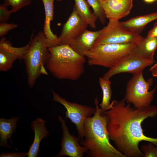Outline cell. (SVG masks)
<instances>
[{
    "instance_id": "obj_9",
    "label": "cell",
    "mask_w": 157,
    "mask_h": 157,
    "mask_svg": "<svg viewBox=\"0 0 157 157\" xmlns=\"http://www.w3.org/2000/svg\"><path fill=\"white\" fill-rule=\"evenodd\" d=\"M155 60L144 58L135 52L121 59L104 75L106 79H110L114 75L122 73H129L133 75L143 72L147 67L153 65Z\"/></svg>"
},
{
    "instance_id": "obj_5",
    "label": "cell",
    "mask_w": 157,
    "mask_h": 157,
    "mask_svg": "<svg viewBox=\"0 0 157 157\" xmlns=\"http://www.w3.org/2000/svg\"><path fill=\"white\" fill-rule=\"evenodd\" d=\"M136 44H106L93 47L86 52L89 65L109 68L115 65L121 59L135 52Z\"/></svg>"
},
{
    "instance_id": "obj_18",
    "label": "cell",
    "mask_w": 157,
    "mask_h": 157,
    "mask_svg": "<svg viewBox=\"0 0 157 157\" xmlns=\"http://www.w3.org/2000/svg\"><path fill=\"white\" fill-rule=\"evenodd\" d=\"M157 49V37L147 36L136 45L135 52L142 58L154 60V56Z\"/></svg>"
},
{
    "instance_id": "obj_6",
    "label": "cell",
    "mask_w": 157,
    "mask_h": 157,
    "mask_svg": "<svg viewBox=\"0 0 157 157\" xmlns=\"http://www.w3.org/2000/svg\"><path fill=\"white\" fill-rule=\"evenodd\" d=\"M153 83V80L147 81L144 78L143 72L134 74L127 83L124 99L136 108L148 106L153 100L157 88L149 91Z\"/></svg>"
},
{
    "instance_id": "obj_8",
    "label": "cell",
    "mask_w": 157,
    "mask_h": 157,
    "mask_svg": "<svg viewBox=\"0 0 157 157\" xmlns=\"http://www.w3.org/2000/svg\"><path fill=\"white\" fill-rule=\"evenodd\" d=\"M53 99L63 105L66 108L65 112V119H69L74 124L80 140L84 136V123L85 119L92 116L96 111L95 108L86 105L79 104L76 103L71 102L60 97L53 90L51 91Z\"/></svg>"
},
{
    "instance_id": "obj_25",
    "label": "cell",
    "mask_w": 157,
    "mask_h": 157,
    "mask_svg": "<svg viewBox=\"0 0 157 157\" xmlns=\"http://www.w3.org/2000/svg\"><path fill=\"white\" fill-rule=\"evenodd\" d=\"M140 149L144 157H157V145L150 142L147 144L142 145Z\"/></svg>"
},
{
    "instance_id": "obj_27",
    "label": "cell",
    "mask_w": 157,
    "mask_h": 157,
    "mask_svg": "<svg viewBox=\"0 0 157 157\" xmlns=\"http://www.w3.org/2000/svg\"><path fill=\"white\" fill-rule=\"evenodd\" d=\"M12 13L11 10H8L7 6L0 5V23H6Z\"/></svg>"
},
{
    "instance_id": "obj_2",
    "label": "cell",
    "mask_w": 157,
    "mask_h": 157,
    "mask_svg": "<svg viewBox=\"0 0 157 157\" xmlns=\"http://www.w3.org/2000/svg\"><path fill=\"white\" fill-rule=\"evenodd\" d=\"M96 111L87 118L84 125V136L80 144L87 150L90 157H126L110 143L107 129V120L100 107L97 97L94 99Z\"/></svg>"
},
{
    "instance_id": "obj_31",
    "label": "cell",
    "mask_w": 157,
    "mask_h": 157,
    "mask_svg": "<svg viewBox=\"0 0 157 157\" xmlns=\"http://www.w3.org/2000/svg\"><path fill=\"white\" fill-rule=\"evenodd\" d=\"M157 0H143L144 1L147 3H153Z\"/></svg>"
},
{
    "instance_id": "obj_24",
    "label": "cell",
    "mask_w": 157,
    "mask_h": 157,
    "mask_svg": "<svg viewBox=\"0 0 157 157\" xmlns=\"http://www.w3.org/2000/svg\"><path fill=\"white\" fill-rule=\"evenodd\" d=\"M32 0H4L2 4L8 7H11L10 10L12 13L17 12L23 7L29 5Z\"/></svg>"
},
{
    "instance_id": "obj_30",
    "label": "cell",
    "mask_w": 157,
    "mask_h": 157,
    "mask_svg": "<svg viewBox=\"0 0 157 157\" xmlns=\"http://www.w3.org/2000/svg\"><path fill=\"white\" fill-rule=\"evenodd\" d=\"M153 77H157V63L153 65L149 69Z\"/></svg>"
},
{
    "instance_id": "obj_19",
    "label": "cell",
    "mask_w": 157,
    "mask_h": 157,
    "mask_svg": "<svg viewBox=\"0 0 157 157\" xmlns=\"http://www.w3.org/2000/svg\"><path fill=\"white\" fill-rule=\"evenodd\" d=\"M74 8L80 17L91 28H96V22L98 19L90 9V6L86 0H74Z\"/></svg>"
},
{
    "instance_id": "obj_17",
    "label": "cell",
    "mask_w": 157,
    "mask_h": 157,
    "mask_svg": "<svg viewBox=\"0 0 157 157\" xmlns=\"http://www.w3.org/2000/svg\"><path fill=\"white\" fill-rule=\"evenodd\" d=\"M19 117H12L9 119L2 118L0 119V146L5 147L12 149L7 143L9 139L12 145V134L15 132Z\"/></svg>"
},
{
    "instance_id": "obj_20",
    "label": "cell",
    "mask_w": 157,
    "mask_h": 157,
    "mask_svg": "<svg viewBox=\"0 0 157 157\" xmlns=\"http://www.w3.org/2000/svg\"><path fill=\"white\" fill-rule=\"evenodd\" d=\"M99 83L103 93L102 101L99 104V106L103 110L105 111L108 110L110 104L112 94L111 81L110 79H106L103 77H100L99 78Z\"/></svg>"
},
{
    "instance_id": "obj_3",
    "label": "cell",
    "mask_w": 157,
    "mask_h": 157,
    "mask_svg": "<svg viewBox=\"0 0 157 157\" xmlns=\"http://www.w3.org/2000/svg\"><path fill=\"white\" fill-rule=\"evenodd\" d=\"M49 58L46 65L54 77L61 79L76 81L84 72L86 59L69 44L59 45L48 48Z\"/></svg>"
},
{
    "instance_id": "obj_4",
    "label": "cell",
    "mask_w": 157,
    "mask_h": 157,
    "mask_svg": "<svg viewBox=\"0 0 157 157\" xmlns=\"http://www.w3.org/2000/svg\"><path fill=\"white\" fill-rule=\"evenodd\" d=\"M49 54L44 33L40 31L32 38L30 45L24 59L28 84L30 87L33 86L41 74H48L44 65L46 64Z\"/></svg>"
},
{
    "instance_id": "obj_13",
    "label": "cell",
    "mask_w": 157,
    "mask_h": 157,
    "mask_svg": "<svg viewBox=\"0 0 157 157\" xmlns=\"http://www.w3.org/2000/svg\"><path fill=\"white\" fill-rule=\"evenodd\" d=\"M103 30L93 31L86 29L69 45L78 53L84 56L85 53L92 48Z\"/></svg>"
},
{
    "instance_id": "obj_22",
    "label": "cell",
    "mask_w": 157,
    "mask_h": 157,
    "mask_svg": "<svg viewBox=\"0 0 157 157\" xmlns=\"http://www.w3.org/2000/svg\"><path fill=\"white\" fill-rule=\"evenodd\" d=\"M17 59L18 58L16 55L0 49V70L6 71L9 70Z\"/></svg>"
},
{
    "instance_id": "obj_28",
    "label": "cell",
    "mask_w": 157,
    "mask_h": 157,
    "mask_svg": "<svg viewBox=\"0 0 157 157\" xmlns=\"http://www.w3.org/2000/svg\"><path fill=\"white\" fill-rule=\"evenodd\" d=\"M27 153L26 152H13L5 153L2 152L0 155V157H24L27 156Z\"/></svg>"
},
{
    "instance_id": "obj_23",
    "label": "cell",
    "mask_w": 157,
    "mask_h": 157,
    "mask_svg": "<svg viewBox=\"0 0 157 157\" xmlns=\"http://www.w3.org/2000/svg\"><path fill=\"white\" fill-rule=\"evenodd\" d=\"M89 4L92 8L93 13L96 16L101 23L104 24L106 22V17L104 10L99 0H87Z\"/></svg>"
},
{
    "instance_id": "obj_1",
    "label": "cell",
    "mask_w": 157,
    "mask_h": 157,
    "mask_svg": "<svg viewBox=\"0 0 157 157\" xmlns=\"http://www.w3.org/2000/svg\"><path fill=\"white\" fill-rule=\"evenodd\" d=\"M104 112L110 139L126 157H144L139 147L141 141L150 142L157 145V138L146 135L142 127L145 119L157 116V106L150 105L136 108L123 99L112 101Z\"/></svg>"
},
{
    "instance_id": "obj_26",
    "label": "cell",
    "mask_w": 157,
    "mask_h": 157,
    "mask_svg": "<svg viewBox=\"0 0 157 157\" xmlns=\"http://www.w3.org/2000/svg\"><path fill=\"white\" fill-rule=\"evenodd\" d=\"M18 24L6 23H0V37H3L10 31L17 28Z\"/></svg>"
},
{
    "instance_id": "obj_10",
    "label": "cell",
    "mask_w": 157,
    "mask_h": 157,
    "mask_svg": "<svg viewBox=\"0 0 157 157\" xmlns=\"http://www.w3.org/2000/svg\"><path fill=\"white\" fill-rule=\"evenodd\" d=\"M58 119L61 122L62 135L61 149L56 156L83 157L84 154L87 152V149L80 144L78 137L70 134L66 124L65 119H63L60 115L58 116Z\"/></svg>"
},
{
    "instance_id": "obj_7",
    "label": "cell",
    "mask_w": 157,
    "mask_h": 157,
    "mask_svg": "<svg viewBox=\"0 0 157 157\" xmlns=\"http://www.w3.org/2000/svg\"><path fill=\"white\" fill-rule=\"evenodd\" d=\"M143 38L139 34L132 33L125 29L119 20L110 19L107 26L103 28L102 32L93 47L99 44H137Z\"/></svg>"
},
{
    "instance_id": "obj_15",
    "label": "cell",
    "mask_w": 157,
    "mask_h": 157,
    "mask_svg": "<svg viewBox=\"0 0 157 157\" xmlns=\"http://www.w3.org/2000/svg\"><path fill=\"white\" fill-rule=\"evenodd\" d=\"M54 0H41L44 5L45 13L43 31L48 48L59 45L58 37L53 33L50 27L51 22L53 18Z\"/></svg>"
},
{
    "instance_id": "obj_16",
    "label": "cell",
    "mask_w": 157,
    "mask_h": 157,
    "mask_svg": "<svg viewBox=\"0 0 157 157\" xmlns=\"http://www.w3.org/2000/svg\"><path fill=\"white\" fill-rule=\"evenodd\" d=\"M157 19V12L135 17L124 22H120L125 29L132 33L139 34L149 23Z\"/></svg>"
},
{
    "instance_id": "obj_21",
    "label": "cell",
    "mask_w": 157,
    "mask_h": 157,
    "mask_svg": "<svg viewBox=\"0 0 157 157\" xmlns=\"http://www.w3.org/2000/svg\"><path fill=\"white\" fill-rule=\"evenodd\" d=\"M33 35V33L31 35L29 42L25 46L20 47H16L13 46L10 42L6 40V38H1L0 41V49L16 55L18 59L24 60L25 55L30 45Z\"/></svg>"
},
{
    "instance_id": "obj_14",
    "label": "cell",
    "mask_w": 157,
    "mask_h": 157,
    "mask_svg": "<svg viewBox=\"0 0 157 157\" xmlns=\"http://www.w3.org/2000/svg\"><path fill=\"white\" fill-rule=\"evenodd\" d=\"M46 121L41 118H38L31 122V128L34 132V137L33 141L30 146L27 152V157L38 156L41 140L46 138L49 133L46 128Z\"/></svg>"
},
{
    "instance_id": "obj_29",
    "label": "cell",
    "mask_w": 157,
    "mask_h": 157,
    "mask_svg": "<svg viewBox=\"0 0 157 157\" xmlns=\"http://www.w3.org/2000/svg\"><path fill=\"white\" fill-rule=\"evenodd\" d=\"M147 36L157 37V22L154 23L153 28L148 32Z\"/></svg>"
},
{
    "instance_id": "obj_32",
    "label": "cell",
    "mask_w": 157,
    "mask_h": 157,
    "mask_svg": "<svg viewBox=\"0 0 157 157\" xmlns=\"http://www.w3.org/2000/svg\"><path fill=\"white\" fill-rule=\"evenodd\" d=\"M57 0V1H62L63 0Z\"/></svg>"
},
{
    "instance_id": "obj_12",
    "label": "cell",
    "mask_w": 157,
    "mask_h": 157,
    "mask_svg": "<svg viewBox=\"0 0 157 157\" xmlns=\"http://www.w3.org/2000/svg\"><path fill=\"white\" fill-rule=\"evenodd\" d=\"M106 18L119 20L128 15L133 7V0H99Z\"/></svg>"
},
{
    "instance_id": "obj_11",
    "label": "cell",
    "mask_w": 157,
    "mask_h": 157,
    "mask_svg": "<svg viewBox=\"0 0 157 157\" xmlns=\"http://www.w3.org/2000/svg\"><path fill=\"white\" fill-rule=\"evenodd\" d=\"M88 24L78 15L74 8L58 37L59 45L69 44L87 29Z\"/></svg>"
}]
</instances>
